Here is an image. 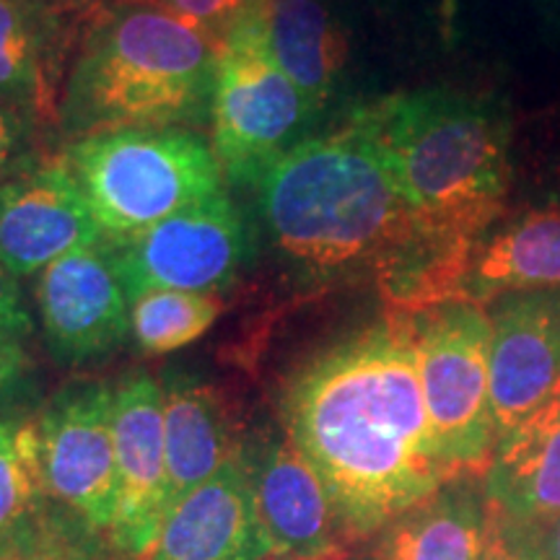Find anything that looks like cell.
Returning a JSON list of instances; mask_svg holds the SVG:
<instances>
[{"instance_id": "cell-5", "label": "cell", "mask_w": 560, "mask_h": 560, "mask_svg": "<svg viewBox=\"0 0 560 560\" xmlns=\"http://www.w3.org/2000/svg\"><path fill=\"white\" fill-rule=\"evenodd\" d=\"M107 240H128L221 192L213 145L187 128H130L73 140L66 159Z\"/></svg>"}, {"instance_id": "cell-21", "label": "cell", "mask_w": 560, "mask_h": 560, "mask_svg": "<svg viewBox=\"0 0 560 560\" xmlns=\"http://www.w3.org/2000/svg\"><path fill=\"white\" fill-rule=\"evenodd\" d=\"M270 47L314 109L338 96L350 58L348 32L325 0H270Z\"/></svg>"}, {"instance_id": "cell-2", "label": "cell", "mask_w": 560, "mask_h": 560, "mask_svg": "<svg viewBox=\"0 0 560 560\" xmlns=\"http://www.w3.org/2000/svg\"><path fill=\"white\" fill-rule=\"evenodd\" d=\"M348 125L380 153L425 257L465 285L509 200V117L490 102L423 89L366 104Z\"/></svg>"}, {"instance_id": "cell-31", "label": "cell", "mask_w": 560, "mask_h": 560, "mask_svg": "<svg viewBox=\"0 0 560 560\" xmlns=\"http://www.w3.org/2000/svg\"><path fill=\"white\" fill-rule=\"evenodd\" d=\"M265 560H346V548L312 552V556H268Z\"/></svg>"}, {"instance_id": "cell-6", "label": "cell", "mask_w": 560, "mask_h": 560, "mask_svg": "<svg viewBox=\"0 0 560 560\" xmlns=\"http://www.w3.org/2000/svg\"><path fill=\"white\" fill-rule=\"evenodd\" d=\"M268 5L262 0L234 26L215 66L210 145L231 182H255L306 140L319 115L272 55Z\"/></svg>"}, {"instance_id": "cell-19", "label": "cell", "mask_w": 560, "mask_h": 560, "mask_svg": "<svg viewBox=\"0 0 560 560\" xmlns=\"http://www.w3.org/2000/svg\"><path fill=\"white\" fill-rule=\"evenodd\" d=\"M472 475L446 482L429 501L380 532L376 560H482L490 535L486 490Z\"/></svg>"}, {"instance_id": "cell-16", "label": "cell", "mask_w": 560, "mask_h": 560, "mask_svg": "<svg viewBox=\"0 0 560 560\" xmlns=\"http://www.w3.org/2000/svg\"><path fill=\"white\" fill-rule=\"evenodd\" d=\"M490 514L537 537L560 516V395L495 446L482 475Z\"/></svg>"}, {"instance_id": "cell-28", "label": "cell", "mask_w": 560, "mask_h": 560, "mask_svg": "<svg viewBox=\"0 0 560 560\" xmlns=\"http://www.w3.org/2000/svg\"><path fill=\"white\" fill-rule=\"evenodd\" d=\"M30 355L19 338L0 330V410L16 400L30 380Z\"/></svg>"}, {"instance_id": "cell-24", "label": "cell", "mask_w": 560, "mask_h": 560, "mask_svg": "<svg viewBox=\"0 0 560 560\" xmlns=\"http://www.w3.org/2000/svg\"><path fill=\"white\" fill-rule=\"evenodd\" d=\"M0 560H120L102 532L73 511L47 503L0 545Z\"/></svg>"}, {"instance_id": "cell-12", "label": "cell", "mask_w": 560, "mask_h": 560, "mask_svg": "<svg viewBox=\"0 0 560 560\" xmlns=\"http://www.w3.org/2000/svg\"><path fill=\"white\" fill-rule=\"evenodd\" d=\"M558 395L560 291L495 299L490 312V402L499 441Z\"/></svg>"}, {"instance_id": "cell-13", "label": "cell", "mask_w": 560, "mask_h": 560, "mask_svg": "<svg viewBox=\"0 0 560 560\" xmlns=\"http://www.w3.org/2000/svg\"><path fill=\"white\" fill-rule=\"evenodd\" d=\"M102 240L66 161H42L0 187V265L11 276H34Z\"/></svg>"}, {"instance_id": "cell-17", "label": "cell", "mask_w": 560, "mask_h": 560, "mask_svg": "<svg viewBox=\"0 0 560 560\" xmlns=\"http://www.w3.org/2000/svg\"><path fill=\"white\" fill-rule=\"evenodd\" d=\"M66 16L62 0H0V100L32 112L39 122L60 120Z\"/></svg>"}, {"instance_id": "cell-15", "label": "cell", "mask_w": 560, "mask_h": 560, "mask_svg": "<svg viewBox=\"0 0 560 560\" xmlns=\"http://www.w3.org/2000/svg\"><path fill=\"white\" fill-rule=\"evenodd\" d=\"M257 516L272 556H312L342 548L330 493L310 459L285 439L265 441L247 454Z\"/></svg>"}, {"instance_id": "cell-22", "label": "cell", "mask_w": 560, "mask_h": 560, "mask_svg": "<svg viewBox=\"0 0 560 560\" xmlns=\"http://www.w3.org/2000/svg\"><path fill=\"white\" fill-rule=\"evenodd\" d=\"M219 314L215 293L149 291L130 301V332L145 355H166L200 340Z\"/></svg>"}, {"instance_id": "cell-20", "label": "cell", "mask_w": 560, "mask_h": 560, "mask_svg": "<svg viewBox=\"0 0 560 560\" xmlns=\"http://www.w3.org/2000/svg\"><path fill=\"white\" fill-rule=\"evenodd\" d=\"M560 291V202L501 226L475 255L465 299L486 306L511 293Z\"/></svg>"}, {"instance_id": "cell-1", "label": "cell", "mask_w": 560, "mask_h": 560, "mask_svg": "<svg viewBox=\"0 0 560 560\" xmlns=\"http://www.w3.org/2000/svg\"><path fill=\"white\" fill-rule=\"evenodd\" d=\"M283 425L325 482L346 542L380 535L457 480L425 412L412 314L387 312L306 363L285 387Z\"/></svg>"}, {"instance_id": "cell-32", "label": "cell", "mask_w": 560, "mask_h": 560, "mask_svg": "<svg viewBox=\"0 0 560 560\" xmlns=\"http://www.w3.org/2000/svg\"><path fill=\"white\" fill-rule=\"evenodd\" d=\"M556 182H558V190H560V159H558V166H556Z\"/></svg>"}, {"instance_id": "cell-27", "label": "cell", "mask_w": 560, "mask_h": 560, "mask_svg": "<svg viewBox=\"0 0 560 560\" xmlns=\"http://www.w3.org/2000/svg\"><path fill=\"white\" fill-rule=\"evenodd\" d=\"M482 560H542L540 537L490 514V535Z\"/></svg>"}, {"instance_id": "cell-23", "label": "cell", "mask_w": 560, "mask_h": 560, "mask_svg": "<svg viewBox=\"0 0 560 560\" xmlns=\"http://www.w3.org/2000/svg\"><path fill=\"white\" fill-rule=\"evenodd\" d=\"M47 503L37 423L34 418L0 416V545Z\"/></svg>"}, {"instance_id": "cell-11", "label": "cell", "mask_w": 560, "mask_h": 560, "mask_svg": "<svg viewBox=\"0 0 560 560\" xmlns=\"http://www.w3.org/2000/svg\"><path fill=\"white\" fill-rule=\"evenodd\" d=\"M37 310L45 342L60 363L107 355L130 332V299L109 244L60 257L39 272Z\"/></svg>"}, {"instance_id": "cell-8", "label": "cell", "mask_w": 560, "mask_h": 560, "mask_svg": "<svg viewBox=\"0 0 560 560\" xmlns=\"http://www.w3.org/2000/svg\"><path fill=\"white\" fill-rule=\"evenodd\" d=\"M107 242L130 301L149 291L219 293L234 283L252 247L247 221L223 190L136 236Z\"/></svg>"}, {"instance_id": "cell-18", "label": "cell", "mask_w": 560, "mask_h": 560, "mask_svg": "<svg viewBox=\"0 0 560 560\" xmlns=\"http://www.w3.org/2000/svg\"><path fill=\"white\" fill-rule=\"evenodd\" d=\"M161 395L172 511L185 495L213 478L240 450L231 441L229 418L219 395L198 376L166 371Z\"/></svg>"}, {"instance_id": "cell-7", "label": "cell", "mask_w": 560, "mask_h": 560, "mask_svg": "<svg viewBox=\"0 0 560 560\" xmlns=\"http://www.w3.org/2000/svg\"><path fill=\"white\" fill-rule=\"evenodd\" d=\"M420 389L436 446L457 478H482L493 462L490 314L457 299L412 314Z\"/></svg>"}, {"instance_id": "cell-26", "label": "cell", "mask_w": 560, "mask_h": 560, "mask_svg": "<svg viewBox=\"0 0 560 560\" xmlns=\"http://www.w3.org/2000/svg\"><path fill=\"white\" fill-rule=\"evenodd\" d=\"M143 3H153L174 16L190 21L221 47L234 26L262 0H143Z\"/></svg>"}, {"instance_id": "cell-25", "label": "cell", "mask_w": 560, "mask_h": 560, "mask_svg": "<svg viewBox=\"0 0 560 560\" xmlns=\"http://www.w3.org/2000/svg\"><path fill=\"white\" fill-rule=\"evenodd\" d=\"M39 128L32 112L0 100V187L42 164Z\"/></svg>"}, {"instance_id": "cell-30", "label": "cell", "mask_w": 560, "mask_h": 560, "mask_svg": "<svg viewBox=\"0 0 560 560\" xmlns=\"http://www.w3.org/2000/svg\"><path fill=\"white\" fill-rule=\"evenodd\" d=\"M542 560H560V516L540 535Z\"/></svg>"}, {"instance_id": "cell-9", "label": "cell", "mask_w": 560, "mask_h": 560, "mask_svg": "<svg viewBox=\"0 0 560 560\" xmlns=\"http://www.w3.org/2000/svg\"><path fill=\"white\" fill-rule=\"evenodd\" d=\"M115 389L70 382L34 418L47 499L107 537L117 511Z\"/></svg>"}, {"instance_id": "cell-14", "label": "cell", "mask_w": 560, "mask_h": 560, "mask_svg": "<svg viewBox=\"0 0 560 560\" xmlns=\"http://www.w3.org/2000/svg\"><path fill=\"white\" fill-rule=\"evenodd\" d=\"M270 540L257 516L249 459L242 450L161 524L149 560H265Z\"/></svg>"}, {"instance_id": "cell-29", "label": "cell", "mask_w": 560, "mask_h": 560, "mask_svg": "<svg viewBox=\"0 0 560 560\" xmlns=\"http://www.w3.org/2000/svg\"><path fill=\"white\" fill-rule=\"evenodd\" d=\"M32 314L26 310L24 293H21L16 276L0 265V330L13 338H26L32 332Z\"/></svg>"}, {"instance_id": "cell-4", "label": "cell", "mask_w": 560, "mask_h": 560, "mask_svg": "<svg viewBox=\"0 0 560 560\" xmlns=\"http://www.w3.org/2000/svg\"><path fill=\"white\" fill-rule=\"evenodd\" d=\"M221 47L190 21L120 0L89 26L60 102L68 138L210 122Z\"/></svg>"}, {"instance_id": "cell-10", "label": "cell", "mask_w": 560, "mask_h": 560, "mask_svg": "<svg viewBox=\"0 0 560 560\" xmlns=\"http://www.w3.org/2000/svg\"><path fill=\"white\" fill-rule=\"evenodd\" d=\"M112 431L117 457V511L107 542L120 560H149L161 524L170 514L164 395L151 374L138 371L117 384Z\"/></svg>"}, {"instance_id": "cell-3", "label": "cell", "mask_w": 560, "mask_h": 560, "mask_svg": "<svg viewBox=\"0 0 560 560\" xmlns=\"http://www.w3.org/2000/svg\"><path fill=\"white\" fill-rule=\"evenodd\" d=\"M262 231L304 285L369 276L376 289L416 244V221L353 125L306 138L255 179Z\"/></svg>"}]
</instances>
